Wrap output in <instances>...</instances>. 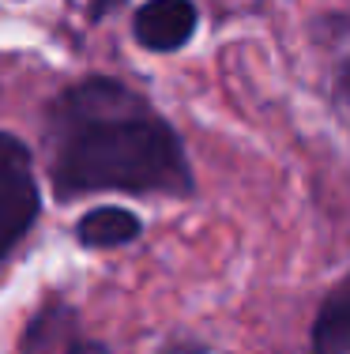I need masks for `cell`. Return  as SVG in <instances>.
<instances>
[{
	"instance_id": "cell-1",
	"label": "cell",
	"mask_w": 350,
	"mask_h": 354,
	"mask_svg": "<svg viewBox=\"0 0 350 354\" xmlns=\"http://www.w3.org/2000/svg\"><path fill=\"white\" fill-rule=\"evenodd\" d=\"M49 177L61 200L98 189H193L181 140L139 95L117 80H87L49 109Z\"/></svg>"
},
{
	"instance_id": "cell-2",
	"label": "cell",
	"mask_w": 350,
	"mask_h": 354,
	"mask_svg": "<svg viewBox=\"0 0 350 354\" xmlns=\"http://www.w3.org/2000/svg\"><path fill=\"white\" fill-rule=\"evenodd\" d=\"M41 212L35 166H30V151L15 136L0 132V260L8 257L19 238L35 226Z\"/></svg>"
},
{
	"instance_id": "cell-3",
	"label": "cell",
	"mask_w": 350,
	"mask_h": 354,
	"mask_svg": "<svg viewBox=\"0 0 350 354\" xmlns=\"http://www.w3.org/2000/svg\"><path fill=\"white\" fill-rule=\"evenodd\" d=\"M136 41L151 53H173L196 30V4L193 0H147L136 12Z\"/></svg>"
},
{
	"instance_id": "cell-4",
	"label": "cell",
	"mask_w": 350,
	"mask_h": 354,
	"mask_svg": "<svg viewBox=\"0 0 350 354\" xmlns=\"http://www.w3.org/2000/svg\"><path fill=\"white\" fill-rule=\"evenodd\" d=\"M313 354H350V275L324 298L316 313Z\"/></svg>"
},
{
	"instance_id": "cell-5",
	"label": "cell",
	"mask_w": 350,
	"mask_h": 354,
	"mask_svg": "<svg viewBox=\"0 0 350 354\" xmlns=\"http://www.w3.org/2000/svg\"><path fill=\"white\" fill-rule=\"evenodd\" d=\"M139 218L124 207H95L79 218L76 238L87 249H113V245H128L132 238H139Z\"/></svg>"
},
{
	"instance_id": "cell-6",
	"label": "cell",
	"mask_w": 350,
	"mask_h": 354,
	"mask_svg": "<svg viewBox=\"0 0 350 354\" xmlns=\"http://www.w3.org/2000/svg\"><path fill=\"white\" fill-rule=\"evenodd\" d=\"M336 102H339V109H343V117L350 121V61L336 75Z\"/></svg>"
}]
</instances>
